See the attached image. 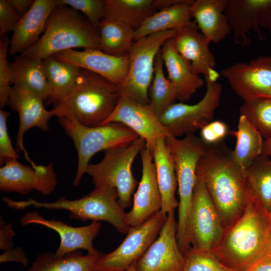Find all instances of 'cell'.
I'll return each mask as SVG.
<instances>
[{
	"instance_id": "f907efd6",
	"label": "cell",
	"mask_w": 271,
	"mask_h": 271,
	"mask_svg": "<svg viewBox=\"0 0 271 271\" xmlns=\"http://www.w3.org/2000/svg\"><path fill=\"white\" fill-rule=\"evenodd\" d=\"M125 271H138L136 268V263L132 264Z\"/></svg>"
},
{
	"instance_id": "4316f807",
	"label": "cell",
	"mask_w": 271,
	"mask_h": 271,
	"mask_svg": "<svg viewBox=\"0 0 271 271\" xmlns=\"http://www.w3.org/2000/svg\"><path fill=\"white\" fill-rule=\"evenodd\" d=\"M11 84L29 91L41 98L44 101L50 96V87L42 60L31 59L16 56L9 62Z\"/></svg>"
},
{
	"instance_id": "4fadbf2b",
	"label": "cell",
	"mask_w": 271,
	"mask_h": 271,
	"mask_svg": "<svg viewBox=\"0 0 271 271\" xmlns=\"http://www.w3.org/2000/svg\"><path fill=\"white\" fill-rule=\"evenodd\" d=\"M109 122H119L130 128L145 140L146 148L151 152L158 139L172 136L150 103H140L124 94L103 124Z\"/></svg>"
},
{
	"instance_id": "f6af8a7d",
	"label": "cell",
	"mask_w": 271,
	"mask_h": 271,
	"mask_svg": "<svg viewBox=\"0 0 271 271\" xmlns=\"http://www.w3.org/2000/svg\"><path fill=\"white\" fill-rule=\"evenodd\" d=\"M10 2L19 16L21 18L30 9L34 1L33 0H9Z\"/></svg>"
},
{
	"instance_id": "f1b7e54d",
	"label": "cell",
	"mask_w": 271,
	"mask_h": 271,
	"mask_svg": "<svg viewBox=\"0 0 271 271\" xmlns=\"http://www.w3.org/2000/svg\"><path fill=\"white\" fill-rule=\"evenodd\" d=\"M42 63L50 87L48 102L54 105L63 100L74 87L81 68L73 64L61 62L50 56Z\"/></svg>"
},
{
	"instance_id": "7c38bea8",
	"label": "cell",
	"mask_w": 271,
	"mask_h": 271,
	"mask_svg": "<svg viewBox=\"0 0 271 271\" xmlns=\"http://www.w3.org/2000/svg\"><path fill=\"white\" fill-rule=\"evenodd\" d=\"M167 218L161 211L142 224L130 227L122 243L113 251L98 258L96 271H125L139 259L158 237Z\"/></svg>"
},
{
	"instance_id": "cb8c5ba5",
	"label": "cell",
	"mask_w": 271,
	"mask_h": 271,
	"mask_svg": "<svg viewBox=\"0 0 271 271\" xmlns=\"http://www.w3.org/2000/svg\"><path fill=\"white\" fill-rule=\"evenodd\" d=\"M161 52L168 71V78L176 89L177 100L180 102L189 100L205 81L193 72L190 62L177 51L172 38L165 43Z\"/></svg>"
},
{
	"instance_id": "1f68e13d",
	"label": "cell",
	"mask_w": 271,
	"mask_h": 271,
	"mask_svg": "<svg viewBox=\"0 0 271 271\" xmlns=\"http://www.w3.org/2000/svg\"><path fill=\"white\" fill-rule=\"evenodd\" d=\"M156 12L153 0H105L103 19L118 21L136 30Z\"/></svg>"
},
{
	"instance_id": "7a4b0ae2",
	"label": "cell",
	"mask_w": 271,
	"mask_h": 271,
	"mask_svg": "<svg viewBox=\"0 0 271 271\" xmlns=\"http://www.w3.org/2000/svg\"><path fill=\"white\" fill-rule=\"evenodd\" d=\"M224 141L207 145L196 169L197 178L205 184L224 229L242 213L248 187L244 171L234 162Z\"/></svg>"
},
{
	"instance_id": "f546056e",
	"label": "cell",
	"mask_w": 271,
	"mask_h": 271,
	"mask_svg": "<svg viewBox=\"0 0 271 271\" xmlns=\"http://www.w3.org/2000/svg\"><path fill=\"white\" fill-rule=\"evenodd\" d=\"M229 133L236 139V145L231 151L232 158L243 171L246 170L261 155L263 138L257 129L244 116L240 115L237 129Z\"/></svg>"
},
{
	"instance_id": "ab89813d",
	"label": "cell",
	"mask_w": 271,
	"mask_h": 271,
	"mask_svg": "<svg viewBox=\"0 0 271 271\" xmlns=\"http://www.w3.org/2000/svg\"><path fill=\"white\" fill-rule=\"evenodd\" d=\"M9 112L1 109L0 110V163L3 164L6 160L19 158L13 147L7 128V119Z\"/></svg>"
},
{
	"instance_id": "bcb514c9",
	"label": "cell",
	"mask_w": 271,
	"mask_h": 271,
	"mask_svg": "<svg viewBox=\"0 0 271 271\" xmlns=\"http://www.w3.org/2000/svg\"><path fill=\"white\" fill-rule=\"evenodd\" d=\"M246 271H271V256L266 254Z\"/></svg>"
},
{
	"instance_id": "2e32d148",
	"label": "cell",
	"mask_w": 271,
	"mask_h": 271,
	"mask_svg": "<svg viewBox=\"0 0 271 271\" xmlns=\"http://www.w3.org/2000/svg\"><path fill=\"white\" fill-rule=\"evenodd\" d=\"M18 159L5 160L0 169V190L25 195L36 190L48 195L55 190L57 181L52 164L33 168L21 164Z\"/></svg>"
},
{
	"instance_id": "9c48e42d",
	"label": "cell",
	"mask_w": 271,
	"mask_h": 271,
	"mask_svg": "<svg viewBox=\"0 0 271 271\" xmlns=\"http://www.w3.org/2000/svg\"><path fill=\"white\" fill-rule=\"evenodd\" d=\"M177 29L154 33L133 41L128 52L129 67L126 80L120 88L136 101L150 103L149 89L153 79L156 56Z\"/></svg>"
},
{
	"instance_id": "83f0119b",
	"label": "cell",
	"mask_w": 271,
	"mask_h": 271,
	"mask_svg": "<svg viewBox=\"0 0 271 271\" xmlns=\"http://www.w3.org/2000/svg\"><path fill=\"white\" fill-rule=\"evenodd\" d=\"M193 1L182 0L148 17L134 31V41L151 34L178 29L192 21L191 6Z\"/></svg>"
},
{
	"instance_id": "9a60e30c",
	"label": "cell",
	"mask_w": 271,
	"mask_h": 271,
	"mask_svg": "<svg viewBox=\"0 0 271 271\" xmlns=\"http://www.w3.org/2000/svg\"><path fill=\"white\" fill-rule=\"evenodd\" d=\"M224 12L237 44L249 46L251 31L261 39L260 28L271 33V0H228Z\"/></svg>"
},
{
	"instance_id": "d6986e66",
	"label": "cell",
	"mask_w": 271,
	"mask_h": 271,
	"mask_svg": "<svg viewBox=\"0 0 271 271\" xmlns=\"http://www.w3.org/2000/svg\"><path fill=\"white\" fill-rule=\"evenodd\" d=\"M52 56L61 62L95 73L120 88L126 80L129 67L128 54L116 56L98 49H85L82 51L70 49Z\"/></svg>"
},
{
	"instance_id": "52a82bcc",
	"label": "cell",
	"mask_w": 271,
	"mask_h": 271,
	"mask_svg": "<svg viewBox=\"0 0 271 271\" xmlns=\"http://www.w3.org/2000/svg\"><path fill=\"white\" fill-rule=\"evenodd\" d=\"M166 141L175 163L179 196L177 238L184 253L189 249L186 241V224L197 181V167L207 145L194 134L182 139L171 136Z\"/></svg>"
},
{
	"instance_id": "e575fe53",
	"label": "cell",
	"mask_w": 271,
	"mask_h": 271,
	"mask_svg": "<svg viewBox=\"0 0 271 271\" xmlns=\"http://www.w3.org/2000/svg\"><path fill=\"white\" fill-rule=\"evenodd\" d=\"M164 62L161 50L157 54L155 64L154 77L149 88L150 104L159 117L170 106L177 100L175 86L166 78L163 70Z\"/></svg>"
},
{
	"instance_id": "c3c4849f",
	"label": "cell",
	"mask_w": 271,
	"mask_h": 271,
	"mask_svg": "<svg viewBox=\"0 0 271 271\" xmlns=\"http://www.w3.org/2000/svg\"><path fill=\"white\" fill-rule=\"evenodd\" d=\"M261 155L271 157V138L263 141V148Z\"/></svg>"
},
{
	"instance_id": "60d3db41",
	"label": "cell",
	"mask_w": 271,
	"mask_h": 271,
	"mask_svg": "<svg viewBox=\"0 0 271 271\" xmlns=\"http://www.w3.org/2000/svg\"><path fill=\"white\" fill-rule=\"evenodd\" d=\"M228 133V127L224 122L214 120L200 129V139L206 145H212L223 141Z\"/></svg>"
},
{
	"instance_id": "ffe728a7",
	"label": "cell",
	"mask_w": 271,
	"mask_h": 271,
	"mask_svg": "<svg viewBox=\"0 0 271 271\" xmlns=\"http://www.w3.org/2000/svg\"><path fill=\"white\" fill-rule=\"evenodd\" d=\"M142 175L137 190L134 194L131 209L126 213L130 227L139 226L160 211L162 199L159 187L156 167L152 152L147 148L140 152Z\"/></svg>"
},
{
	"instance_id": "ac0fdd59",
	"label": "cell",
	"mask_w": 271,
	"mask_h": 271,
	"mask_svg": "<svg viewBox=\"0 0 271 271\" xmlns=\"http://www.w3.org/2000/svg\"><path fill=\"white\" fill-rule=\"evenodd\" d=\"M21 224L26 226L30 224H39L56 231L60 238V242L54 252L58 256H62L72 252L84 249L92 255L100 254L93 246V241L99 232L101 223L92 221L89 225L74 227L63 221L47 219L37 211H28L22 217Z\"/></svg>"
},
{
	"instance_id": "ee69618b",
	"label": "cell",
	"mask_w": 271,
	"mask_h": 271,
	"mask_svg": "<svg viewBox=\"0 0 271 271\" xmlns=\"http://www.w3.org/2000/svg\"><path fill=\"white\" fill-rule=\"evenodd\" d=\"M1 263L16 262L26 267L29 264V259L23 249L20 247L5 251L0 255Z\"/></svg>"
},
{
	"instance_id": "d4e9b609",
	"label": "cell",
	"mask_w": 271,
	"mask_h": 271,
	"mask_svg": "<svg viewBox=\"0 0 271 271\" xmlns=\"http://www.w3.org/2000/svg\"><path fill=\"white\" fill-rule=\"evenodd\" d=\"M227 3V0H196L191 6L192 19L210 43H217L231 33L224 12Z\"/></svg>"
},
{
	"instance_id": "d6a6232c",
	"label": "cell",
	"mask_w": 271,
	"mask_h": 271,
	"mask_svg": "<svg viewBox=\"0 0 271 271\" xmlns=\"http://www.w3.org/2000/svg\"><path fill=\"white\" fill-rule=\"evenodd\" d=\"M98 30L101 49L106 54L127 55L134 41V30L118 21L103 19Z\"/></svg>"
},
{
	"instance_id": "ba28073f",
	"label": "cell",
	"mask_w": 271,
	"mask_h": 271,
	"mask_svg": "<svg viewBox=\"0 0 271 271\" xmlns=\"http://www.w3.org/2000/svg\"><path fill=\"white\" fill-rule=\"evenodd\" d=\"M145 147V140L139 137L129 145L105 151L100 162L89 163L85 170V173L92 177L95 188L109 186L116 189L118 202L124 209L130 205L138 183L131 171L133 162Z\"/></svg>"
},
{
	"instance_id": "277c9868",
	"label": "cell",
	"mask_w": 271,
	"mask_h": 271,
	"mask_svg": "<svg viewBox=\"0 0 271 271\" xmlns=\"http://www.w3.org/2000/svg\"><path fill=\"white\" fill-rule=\"evenodd\" d=\"M76 48L101 50L98 30L78 11L57 3L48 19L43 35L35 45L20 55L42 60Z\"/></svg>"
},
{
	"instance_id": "44dd1931",
	"label": "cell",
	"mask_w": 271,
	"mask_h": 271,
	"mask_svg": "<svg viewBox=\"0 0 271 271\" xmlns=\"http://www.w3.org/2000/svg\"><path fill=\"white\" fill-rule=\"evenodd\" d=\"M44 101L26 90L12 86L9 105L19 115V127L17 136L16 152H23L26 159L33 167L37 165L29 157L25 149L23 139L25 133L30 128L37 127L43 131H48L49 121L53 116L52 110L44 107Z\"/></svg>"
},
{
	"instance_id": "6da1fadb",
	"label": "cell",
	"mask_w": 271,
	"mask_h": 271,
	"mask_svg": "<svg viewBox=\"0 0 271 271\" xmlns=\"http://www.w3.org/2000/svg\"><path fill=\"white\" fill-rule=\"evenodd\" d=\"M269 233V212L248 189L242 213L224 229L211 251L227 268L246 271L267 253Z\"/></svg>"
},
{
	"instance_id": "681fc988",
	"label": "cell",
	"mask_w": 271,
	"mask_h": 271,
	"mask_svg": "<svg viewBox=\"0 0 271 271\" xmlns=\"http://www.w3.org/2000/svg\"><path fill=\"white\" fill-rule=\"evenodd\" d=\"M269 233L268 244L267 254L271 256V211L269 212Z\"/></svg>"
},
{
	"instance_id": "4dcf8cb0",
	"label": "cell",
	"mask_w": 271,
	"mask_h": 271,
	"mask_svg": "<svg viewBox=\"0 0 271 271\" xmlns=\"http://www.w3.org/2000/svg\"><path fill=\"white\" fill-rule=\"evenodd\" d=\"M101 253L83 255L77 250L58 256L46 251L36 257L27 271H96V262Z\"/></svg>"
},
{
	"instance_id": "603a6c76",
	"label": "cell",
	"mask_w": 271,
	"mask_h": 271,
	"mask_svg": "<svg viewBox=\"0 0 271 271\" xmlns=\"http://www.w3.org/2000/svg\"><path fill=\"white\" fill-rule=\"evenodd\" d=\"M57 4V0L34 1L30 9L20 19L13 31L8 50L10 56L21 54L38 41Z\"/></svg>"
},
{
	"instance_id": "8d00e7d4",
	"label": "cell",
	"mask_w": 271,
	"mask_h": 271,
	"mask_svg": "<svg viewBox=\"0 0 271 271\" xmlns=\"http://www.w3.org/2000/svg\"><path fill=\"white\" fill-rule=\"evenodd\" d=\"M184 254L186 261L183 271H233L224 265L212 251L190 248Z\"/></svg>"
},
{
	"instance_id": "30bf717a",
	"label": "cell",
	"mask_w": 271,
	"mask_h": 271,
	"mask_svg": "<svg viewBox=\"0 0 271 271\" xmlns=\"http://www.w3.org/2000/svg\"><path fill=\"white\" fill-rule=\"evenodd\" d=\"M223 230L218 212L205 184L197 178L186 224L188 247L211 251Z\"/></svg>"
},
{
	"instance_id": "8992f818",
	"label": "cell",
	"mask_w": 271,
	"mask_h": 271,
	"mask_svg": "<svg viewBox=\"0 0 271 271\" xmlns=\"http://www.w3.org/2000/svg\"><path fill=\"white\" fill-rule=\"evenodd\" d=\"M58 122L74 142L78 156L76 174L73 182L78 186L92 157L102 150L124 147L139 138L130 128L119 122L89 127L73 119L60 117Z\"/></svg>"
},
{
	"instance_id": "3957f363",
	"label": "cell",
	"mask_w": 271,
	"mask_h": 271,
	"mask_svg": "<svg viewBox=\"0 0 271 271\" xmlns=\"http://www.w3.org/2000/svg\"><path fill=\"white\" fill-rule=\"evenodd\" d=\"M121 95L118 86L81 68L72 90L51 110L58 118L73 119L89 127L101 125L112 113Z\"/></svg>"
},
{
	"instance_id": "5b68a950",
	"label": "cell",
	"mask_w": 271,
	"mask_h": 271,
	"mask_svg": "<svg viewBox=\"0 0 271 271\" xmlns=\"http://www.w3.org/2000/svg\"><path fill=\"white\" fill-rule=\"evenodd\" d=\"M3 200L9 207L18 210L33 206L67 210L73 219L105 221L121 233H127L130 228L126 220V213L118 202L116 189L109 186L95 188L88 195L75 200L62 197L54 202H45L31 198L25 201H15L4 197Z\"/></svg>"
},
{
	"instance_id": "e0dca14e",
	"label": "cell",
	"mask_w": 271,
	"mask_h": 271,
	"mask_svg": "<svg viewBox=\"0 0 271 271\" xmlns=\"http://www.w3.org/2000/svg\"><path fill=\"white\" fill-rule=\"evenodd\" d=\"M174 210L167 214L160 233L136 263L138 271H183L186 258L177 238Z\"/></svg>"
},
{
	"instance_id": "7402d4cb",
	"label": "cell",
	"mask_w": 271,
	"mask_h": 271,
	"mask_svg": "<svg viewBox=\"0 0 271 271\" xmlns=\"http://www.w3.org/2000/svg\"><path fill=\"white\" fill-rule=\"evenodd\" d=\"M199 30L192 20L177 29L172 39L177 51L190 62L193 72L207 77L214 70L216 60L209 48L210 42Z\"/></svg>"
},
{
	"instance_id": "836d02e7",
	"label": "cell",
	"mask_w": 271,
	"mask_h": 271,
	"mask_svg": "<svg viewBox=\"0 0 271 271\" xmlns=\"http://www.w3.org/2000/svg\"><path fill=\"white\" fill-rule=\"evenodd\" d=\"M244 174L249 190L271 211V157L260 155Z\"/></svg>"
},
{
	"instance_id": "b9f144b4",
	"label": "cell",
	"mask_w": 271,
	"mask_h": 271,
	"mask_svg": "<svg viewBox=\"0 0 271 271\" xmlns=\"http://www.w3.org/2000/svg\"><path fill=\"white\" fill-rule=\"evenodd\" d=\"M20 17L12 7L9 0H0V34L4 36L13 31Z\"/></svg>"
},
{
	"instance_id": "8fae6325",
	"label": "cell",
	"mask_w": 271,
	"mask_h": 271,
	"mask_svg": "<svg viewBox=\"0 0 271 271\" xmlns=\"http://www.w3.org/2000/svg\"><path fill=\"white\" fill-rule=\"evenodd\" d=\"M206 92L198 102L188 104L175 103L160 116L162 123L172 137L193 134L213 121L214 113L220 102L222 87L218 82L205 78Z\"/></svg>"
},
{
	"instance_id": "5bb4252c",
	"label": "cell",
	"mask_w": 271,
	"mask_h": 271,
	"mask_svg": "<svg viewBox=\"0 0 271 271\" xmlns=\"http://www.w3.org/2000/svg\"><path fill=\"white\" fill-rule=\"evenodd\" d=\"M221 74L244 101L271 97V57L236 62L222 69Z\"/></svg>"
},
{
	"instance_id": "d590c367",
	"label": "cell",
	"mask_w": 271,
	"mask_h": 271,
	"mask_svg": "<svg viewBox=\"0 0 271 271\" xmlns=\"http://www.w3.org/2000/svg\"><path fill=\"white\" fill-rule=\"evenodd\" d=\"M239 113L254 125L264 140L271 138V97L244 101Z\"/></svg>"
},
{
	"instance_id": "74e56055",
	"label": "cell",
	"mask_w": 271,
	"mask_h": 271,
	"mask_svg": "<svg viewBox=\"0 0 271 271\" xmlns=\"http://www.w3.org/2000/svg\"><path fill=\"white\" fill-rule=\"evenodd\" d=\"M57 3L82 12L96 29L103 18L105 0H57Z\"/></svg>"
},
{
	"instance_id": "f35d334b",
	"label": "cell",
	"mask_w": 271,
	"mask_h": 271,
	"mask_svg": "<svg viewBox=\"0 0 271 271\" xmlns=\"http://www.w3.org/2000/svg\"><path fill=\"white\" fill-rule=\"evenodd\" d=\"M10 40L8 36H2L0 40V107L4 108L9 104L11 91V71L7 60V52Z\"/></svg>"
},
{
	"instance_id": "7bdbcfd3",
	"label": "cell",
	"mask_w": 271,
	"mask_h": 271,
	"mask_svg": "<svg viewBox=\"0 0 271 271\" xmlns=\"http://www.w3.org/2000/svg\"><path fill=\"white\" fill-rule=\"evenodd\" d=\"M16 235L12 223H6L3 217L0 219V249L4 251L13 248V238Z\"/></svg>"
},
{
	"instance_id": "484cf974",
	"label": "cell",
	"mask_w": 271,
	"mask_h": 271,
	"mask_svg": "<svg viewBox=\"0 0 271 271\" xmlns=\"http://www.w3.org/2000/svg\"><path fill=\"white\" fill-rule=\"evenodd\" d=\"M166 139L164 137L158 139L152 153L162 199L161 211L167 215L178 207L179 201L175 197L178 184L174 160Z\"/></svg>"
},
{
	"instance_id": "7dc6e473",
	"label": "cell",
	"mask_w": 271,
	"mask_h": 271,
	"mask_svg": "<svg viewBox=\"0 0 271 271\" xmlns=\"http://www.w3.org/2000/svg\"><path fill=\"white\" fill-rule=\"evenodd\" d=\"M182 0H153V6L157 10H161L179 3Z\"/></svg>"
}]
</instances>
